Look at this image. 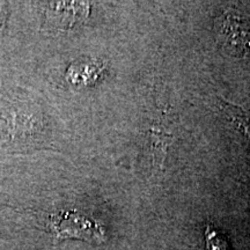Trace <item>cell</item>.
I'll return each instance as SVG.
<instances>
[{
  "label": "cell",
  "mask_w": 250,
  "mask_h": 250,
  "mask_svg": "<svg viewBox=\"0 0 250 250\" xmlns=\"http://www.w3.org/2000/svg\"><path fill=\"white\" fill-rule=\"evenodd\" d=\"M50 229L56 242L64 239H78L90 243L104 241V230L101 225L76 211L59 212L50 217Z\"/></svg>",
  "instance_id": "obj_1"
},
{
  "label": "cell",
  "mask_w": 250,
  "mask_h": 250,
  "mask_svg": "<svg viewBox=\"0 0 250 250\" xmlns=\"http://www.w3.org/2000/svg\"><path fill=\"white\" fill-rule=\"evenodd\" d=\"M218 108L226 116L234 129L239 132L246 142L250 144V117L241 107L224 100L221 96L218 98Z\"/></svg>",
  "instance_id": "obj_3"
},
{
  "label": "cell",
  "mask_w": 250,
  "mask_h": 250,
  "mask_svg": "<svg viewBox=\"0 0 250 250\" xmlns=\"http://www.w3.org/2000/svg\"><path fill=\"white\" fill-rule=\"evenodd\" d=\"M2 4H0V24L2 23V17H4V13H2V6H1Z\"/></svg>",
  "instance_id": "obj_7"
},
{
  "label": "cell",
  "mask_w": 250,
  "mask_h": 250,
  "mask_svg": "<svg viewBox=\"0 0 250 250\" xmlns=\"http://www.w3.org/2000/svg\"><path fill=\"white\" fill-rule=\"evenodd\" d=\"M219 37L226 49L243 56L250 52V27L234 13H226L220 23Z\"/></svg>",
  "instance_id": "obj_2"
},
{
  "label": "cell",
  "mask_w": 250,
  "mask_h": 250,
  "mask_svg": "<svg viewBox=\"0 0 250 250\" xmlns=\"http://www.w3.org/2000/svg\"><path fill=\"white\" fill-rule=\"evenodd\" d=\"M51 5L52 14H57L59 18L57 26L62 28L73 26L74 22L85 18L88 12V4L85 2H56Z\"/></svg>",
  "instance_id": "obj_4"
},
{
  "label": "cell",
  "mask_w": 250,
  "mask_h": 250,
  "mask_svg": "<svg viewBox=\"0 0 250 250\" xmlns=\"http://www.w3.org/2000/svg\"><path fill=\"white\" fill-rule=\"evenodd\" d=\"M171 133L165 129L161 123L153 124L151 129V151L153 155V164L161 166L167 153L168 145L170 143Z\"/></svg>",
  "instance_id": "obj_5"
},
{
  "label": "cell",
  "mask_w": 250,
  "mask_h": 250,
  "mask_svg": "<svg viewBox=\"0 0 250 250\" xmlns=\"http://www.w3.org/2000/svg\"><path fill=\"white\" fill-rule=\"evenodd\" d=\"M205 243L206 250H229L226 237L213 229L210 225L205 229Z\"/></svg>",
  "instance_id": "obj_6"
}]
</instances>
